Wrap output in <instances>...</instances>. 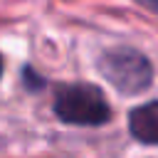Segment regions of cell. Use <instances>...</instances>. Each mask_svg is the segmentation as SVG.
Masks as SVG:
<instances>
[{
    "mask_svg": "<svg viewBox=\"0 0 158 158\" xmlns=\"http://www.w3.org/2000/svg\"><path fill=\"white\" fill-rule=\"evenodd\" d=\"M99 72L121 94H143L153 81L151 59L133 47H114L101 54Z\"/></svg>",
    "mask_w": 158,
    "mask_h": 158,
    "instance_id": "cell-1",
    "label": "cell"
},
{
    "mask_svg": "<svg viewBox=\"0 0 158 158\" xmlns=\"http://www.w3.org/2000/svg\"><path fill=\"white\" fill-rule=\"evenodd\" d=\"M54 114L72 126H104L111 118V109L94 84H69L54 96Z\"/></svg>",
    "mask_w": 158,
    "mask_h": 158,
    "instance_id": "cell-2",
    "label": "cell"
},
{
    "mask_svg": "<svg viewBox=\"0 0 158 158\" xmlns=\"http://www.w3.org/2000/svg\"><path fill=\"white\" fill-rule=\"evenodd\" d=\"M128 131L138 143L158 146V101L136 106L128 114Z\"/></svg>",
    "mask_w": 158,
    "mask_h": 158,
    "instance_id": "cell-3",
    "label": "cell"
},
{
    "mask_svg": "<svg viewBox=\"0 0 158 158\" xmlns=\"http://www.w3.org/2000/svg\"><path fill=\"white\" fill-rule=\"evenodd\" d=\"M133 2H138V5H141V7H146V10L158 12V0H133Z\"/></svg>",
    "mask_w": 158,
    "mask_h": 158,
    "instance_id": "cell-4",
    "label": "cell"
},
{
    "mask_svg": "<svg viewBox=\"0 0 158 158\" xmlns=\"http://www.w3.org/2000/svg\"><path fill=\"white\" fill-rule=\"evenodd\" d=\"M0 77H2V57H0Z\"/></svg>",
    "mask_w": 158,
    "mask_h": 158,
    "instance_id": "cell-5",
    "label": "cell"
}]
</instances>
